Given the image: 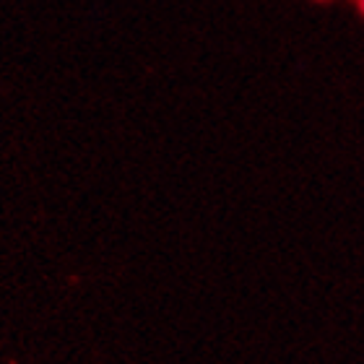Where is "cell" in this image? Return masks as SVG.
I'll return each instance as SVG.
<instances>
[{
    "mask_svg": "<svg viewBox=\"0 0 364 364\" xmlns=\"http://www.w3.org/2000/svg\"><path fill=\"white\" fill-rule=\"evenodd\" d=\"M357 3H359V11L364 14V0H357Z\"/></svg>",
    "mask_w": 364,
    "mask_h": 364,
    "instance_id": "cell-1",
    "label": "cell"
}]
</instances>
